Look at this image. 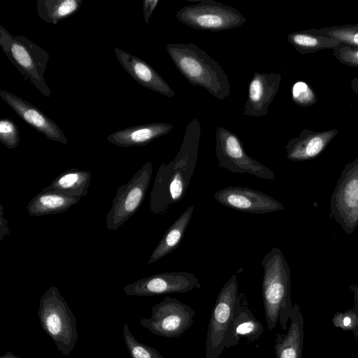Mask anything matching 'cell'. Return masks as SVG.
<instances>
[{
    "mask_svg": "<svg viewBox=\"0 0 358 358\" xmlns=\"http://www.w3.org/2000/svg\"><path fill=\"white\" fill-rule=\"evenodd\" d=\"M200 136V122L193 118L187 124L175 158L159 166L150 195V210L153 215L166 213L171 206L183 199L196 168Z\"/></svg>",
    "mask_w": 358,
    "mask_h": 358,
    "instance_id": "cell-1",
    "label": "cell"
},
{
    "mask_svg": "<svg viewBox=\"0 0 358 358\" xmlns=\"http://www.w3.org/2000/svg\"><path fill=\"white\" fill-rule=\"evenodd\" d=\"M261 264L264 268L262 292L267 328L272 331L279 321L282 330L293 308L291 301L289 266L279 248L265 254Z\"/></svg>",
    "mask_w": 358,
    "mask_h": 358,
    "instance_id": "cell-2",
    "label": "cell"
},
{
    "mask_svg": "<svg viewBox=\"0 0 358 358\" xmlns=\"http://www.w3.org/2000/svg\"><path fill=\"white\" fill-rule=\"evenodd\" d=\"M166 48L176 69L191 85L203 87L219 100L230 94L227 73L205 50L192 43H169Z\"/></svg>",
    "mask_w": 358,
    "mask_h": 358,
    "instance_id": "cell-3",
    "label": "cell"
},
{
    "mask_svg": "<svg viewBox=\"0 0 358 358\" xmlns=\"http://www.w3.org/2000/svg\"><path fill=\"white\" fill-rule=\"evenodd\" d=\"M38 317L43 331L64 356H69L78 341L76 319L57 287H50L39 300Z\"/></svg>",
    "mask_w": 358,
    "mask_h": 358,
    "instance_id": "cell-4",
    "label": "cell"
},
{
    "mask_svg": "<svg viewBox=\"0 0 358 358\" xmlns=\"http://www.w3.org/2000/svg\"><path fill=\"white\" fill-rule=\"evenodd\" d=\"M0 46L10 62L25 80L48 98L52 92L44 78L49 54L23 35L13 36L0 25Z\"/></svg>",
    "mask_w": 358,
    "mask_h": 358,
    "instance_id": "cell-5",
    "label": "cell"
},
{
    "mask_svg": "<svg viewBox=\"0 0 358 358\" xmlns=\"http://www.w3.org/2000/svg\"><path fill=\"white\" fill-rule=\"evenodd\" d=\"M196 2L182 7L176 13L180 22L192 29L220 31L237 28L246 21L245 17L232 6L214 0Z\"/></svg>",
    "mask_w": 358,
    "mask_h": 358,
    "instance_id": "cell-6",
    "label": "cell"
},
{
    "mask_svg": "<svg viewBox=\"0 0 358 358\" xmlns=\"http://www.w3.org/2000/svg\"><path fill=\"white\" fill-rule=\"evenodd\" d=\"M329 215L348 234L358 227V157L341 171L330 197Z\"/></svg>",
    "mask_w": 358,
    "mask_h": 358,
    "instance_id": "cell-7",
    "label": "cell"
},
{
    "mask_svg": "<svg viewBox=\"0 0 358 358\" xmlns=\"http://www.w3.org/2000/svg\"><path fill=\"white\" fill-rule=\"evenodd\" d=\"M237 276L233 274L220 291L208 326L205 358H219L238 301Z\"/></svg>",
    "mask_w": 358,
    "mask_h": 358,
    "instance_id": "cell-8",
    "label": "cell"
},
{
    "mask_svg": "<svg viewBox=\"0 0 358 358\" xmlns=\"http://www.w3.org/2000/svg\"><path fill=\"white\" fill-rule=\"evenodd\" d=\"M152 171V164L148 162L128 182L118 187L106 216L107 229L117 230L140 208L149 187Z\"/></svg>",
    "mask_w": 358,
    "mask_h": 358,
    "instance_id": "cell-9",
    "label": "cell"
},
{
    "mask_svg": "<svg viewBox=\"0 0 358 358\" xmlns=\"http://www.w3.org/2000/svg\"><path fill=\"white\" fill-rule=\"evenodd\" d=\"M215 155L218 166L231 173H249L266 180H274V173L245 151L240 138L223 127L215 131Z\"/></svg>",
    "mask_w": 358,
    "mask_h": 358,
    "instance_id": "cell-10",
    "label": "cell"
},
{
    "mask_svg": "<svg viewBox=\"0 0 358 358\" xmlns=\"http://www.w3.org/2000/svg\"><path fill=\"white\" fill-rule=\"evenodd\" d=\"M151 313L140 324L153 334L165 338L180 336L192 327L196 315L192 307L171 296L154 305Z\"/></svg>",
    "mask_w": 358,
    "mask_h": 358,
    "instance_id": "cell-11",
    "label": "cell"
},
{
    "mask_svg": "<svg viewBox=\"0 0 358 358\" xmlns=\"http://www.w3.org/2000/svg\"><path fill=\"white\" fill-rule=\"evenodd\" d=\"M199 279L187 271H166L154 274L126 285L127 296H150L186 293L200 288Z\"/></svg>",
    "mask_w": 358,
    "mask_h": 358,
    "instance_id": "cell-12",
    "label": "cell"
},
{
    "mask_svg": "<svg viewBox=\"0 0 358 358\" xmlns=\"http://www.w3.org/2000/svg\"><path fill=\"white\" fill-rule=\"evenodd\" d=\"M214 198L226 207L252 214L267 213L285 209V206L274 198L246 187H226L216 192Z\"/></svg>",
    "mask_w": 358,
    "mask_h": 358,
    "instance_id": "cell-13",
    "label": "cell"
},
{
    "mask_svg": "<svg viewBox=\"0 0 358 358\" xmlns=\"http://www.w3.org/2000/svg\"><path fill=\"white\" fill-rule=\"evenodd\" d=\"M0 96L24 122L38 132L50 141L67 144V138L62 129L36 106L3 90L0 91Z\"/></svg>",
    "mask_w": 358,
    "mask_h": 358,
    "instance_id": "cell-14",
    "label": "cell"
},
{
    "mask_svg": "<svg viewBox=\"0 0 358 358\" xmlns=\"http://www.w3.org/2000/svg\"><path fill=\"white\" fill-rule=\"evenodd\" d=\"M281 82V75L275 73H255L248 85V96L242 114L244 116L265 117L275 96Z\"/></svg>",
    "mask_w": 358,
    "mask_h": 358,
    "instance_id": "cell-15",
    "label": "cell"
},
{
    "mask_svg": "<svg viewBox=\"0 0 358 358\" xmlns=\"http://www.w3.org/2000/svg\"><path fill=\"white\" fill-rule=\"evenodd\" d=\"M264 331V327L250 308L245 294L239 293L234 316L226 334L224 349L236 346L242 337L246 338L248 342H255Z\"/></svg>",
    "mask_w": 358,
    "mask_h": 358,
    "instance_id": "cell-16",
    "label": "cell"
},
{
    "mask_svg": "<svg viewBox=\"0 0 358 358\" xmlns=\"http://www.w3.org/2000/svg\"><path fill=\"white\" fill-rule=\"evenodd\" d=\"M114 51L122 67L138 84L167 97L175 96L172 88L146 62L117 48Z\"/></svg>",
    "mask_w": 358,
    "mask_h": 358,
    "instance_id": "cell-17",
    "label": "cell"
},
{
    "mask_svg": "<svg viewBox=\"0 0 358 358\" xmlns=\"http://www.w3.org/2000/svg\"><path fill=\"white\" fill-rule=\"evenodd\" d=\"M337 129L322 131L302 130L299 135L290 139L285 145L287 157L292 161L310 160L320 155L338 134Z\"/></svg>",
    "mask_w": 358,
    "mask_h": 358,
    "instance_id": "cell-18",
    "label": "cell"
},
{
    "mask_svg": "<svg viewBox=\"0 0 358 358\" xmlns=\"http://www.w3.org/2000/svg\"><path fill=\"white\" fill-rule=\"evenodd\" d=\"M173 127L164 122L143 124L116 131L109 134L106 140L120 147L145 146L169 133Z\"/></svg>",
    "mask_w": 358,
    "mask_h": 358,
    "instance_id": "cell-19",
    "label": "cell"
},
{
    "mask_svg": "<svg viewBox=\"0 0 358 358\" xmlns=\"http://www.w3.org/2000/svg\"><path fill=\"white\" fill-rule=\"evenodd\" d=\"M286 334H277L275 339V358H301L304 320L298 304H294L289 316Z\"/></svg>",
    "mask_w": 358,
    "mask_h": 358,
    "instance_id": "cell-20",
    "label": "cell"
},
{
    "mask_svg": "<svg viewBox=\"0 0 358 358\" xmlns=\"http://www.w3.org/2000/svg\"><path fill=\"white\" fill-rule=\"evenodd\" d=\"M92 174L89 171L75 168L64 171L58 175L44 192H57L70 196L82 198L88 192Z\"/></svg>",
    "mask_w": 358,
    "mask_h": 358,
    "instance_id": "cell-21",
    "label": "cell"
},
{
    "mask_svg": "<svg viewBox=\"0 0 358 358\" xmlns=\"http://www.w3.org/2000/svg\"><path fill=\"white\" fill-rule=\"evenodd\" d=\"M80 199L57 192L41 191L28 203L27 210L30 216L36 217L62 213Z\"/></svg>",
    "mask_w": 358,
    "mask_h": 358,
    "instance_id": "cell-22",
    "label": "cell"
},
{
    "mask_svg": "<svg viewBox=\"0 0 358 358\" xmlns=\"http://www.w3.org/2000/svg\"><path fill=\"white\" fill-rule=\"evenodd\" d=\"M194 206L187 208L171 224L152 252L148 265H150L173 252L180 243L192 217Z\"/></svg>",
    "mask_w": 358,
    "mask_h": 358,
    "instance_id": "cell-23",
    "label": "cell"
},
{
    "mask_svg": "<svg viewBox=\"0 0 358 358\" xmlns=\"http://www.w3.org/2000/svg\"><path fill=\"white\" fill-rule=\"evenodd\" d=\"M82 3V0H37V13L45 23L57 24L76 13Z\"/></svg>",
    "mask_w": 358,
    "mask_h": 358,
    "instance_id": "cell-24",
    "label": "cell"
},
{
    "mask_svg": "<svg viewBox=\"0 0 358 358\" xmlns=\"http://www.w3.org/2000/svg\"><path fill=\"white\" fill-rule=\"evenodd\" d=\"M287 40L302 55L322 50H333L341 44L338 41L334 38L308 33L305 30L289 34Z\"/></svg>",
    "mask_w": 358,
    "mask_h": 358,
    "instance_id": "cell-25",
    "label": "cell"
},
{
    "mask_svg": "<svg viewBox=\"0 0 358 358\" xmlns=\"http://www.w3.org/2000/svg\"><path fill=\"white\" fill-rule=\"evenodd\" d=\"M306 31L338 41L341 43L358 48V24L305 29Z\"/></svg>",
    "mask_w": 358,
    "mask_h": 358,
    "instance_id": "cell-26",
    "label": "cell"
},
{
    "mask_svg": "<svg viewBox=\"0 0 358 358\" xmlns=\"http://www.w3.org/2000/svg\"><path fill=\"white\" fill-rule=\"evenodd\" d=\"M123 339L131 358H164L156 349L138 341L126 323L123 325Z\"/></svg>",
    "mask_w": 358,
    "mask_h": 358,
    "instance_id": "cell-27",
    "label": "cell"
},
{
    "mask_svg": "<svg viewBox=\"0 0 358 358\" xmlns=\"http://www.w3.org/2000/svg\"><path fill=\"white\" fill-rule=\"evenodd\" d=\"M334 327L343 331H352L356 340L358 341V311L357 307L343 312H336L332 318Z\"/></svg>",
    "mask_w": 358,
    "mask_h": 358,
    "instance_id": "cell-28",
    "label": "cell"
},
{
    "mask_svg": "<svg viewBox=\"0 0 358 358\" xmlns=\"http://www.w3.org/2000/svg\"><path fill=\"white\" fill-rule=\"evenodd\" d=\"M292 98L296 105L301 107L311 106L317 101L314 90L303 81H298L293 85Z\"/></svg>",
    "mask_w": 358,
    "mask_h": 358,
    "instance_id": "cell-29",
    "label": "cell"
},
{
    "mask_svg": "<svg viewBox=\"0 0 358 358\" xmlns=\"http://www.w3.org/2000/svg\"><path fill=\"white\" fill-rule=\"evenodd\" d=\"M20 138L19 130L15 123L9 118L0 120V142L8 149L16 148Z\"/></svg>",
    "mask_w": 358,
    "mask_h": 358,
    "instance_id": "cell-30",
    "label": "cell"
},
{
    "mask_svg": "<svg viewBox=\"0 0 358 358\" xmlns=\"http://www.w3.org/2000/svg\"><path fill=\"white\" fill-rule=\"evenodd\" d=\"M333 55L341 63L358 68V48L341 43L333 49Z\"/></svg>",
    "mask_w": 358,
    "mask_h": 358,
    "instance_id": "cell-31",
    "label": "cell"
},
{
    "mask_svg": "<svg viewBox=\"0 0 358 358\" xmlns=\"http://www.w3.org/2000/svg\"><path fill=\"white\" fill-rule=\"evenodd\" d=\"M159 2V0H144L143 1V17L146 24L149 23L150 17Z\"/></svg>",
    "mask_w": 358,
    "mask_h": 358,
    "instance_id": "cell-32",
    "label": "cell"
},
{
    "mask_svg": "<svg viewBox=\"0 0 358 358\" xmlns=\"http://www.w3.org/2000/svg\"><path fill=\"white\" fill-rule=\"evenodd\" d=\"M0 240H3L5 236H9L10 234V229L8 227V222L3 217V208L2 204L0 205Z\"/></svg>",
    "mask_w": 358,
    "mask_h": 358,
    "instance_id": "cell-33",
    "label": "cell"
},
{
    "mask_svg": "<svg viewBox=\"0 0 358 358\" xmlns=\"http://www.w3.org/2000/svg\"><path fill=\"white\" fill-rule=\"evenodd\" d=\"M350 289L354 294L355 306L357 307L358 311V283L350 285Z\"/></svg>",
    "mask_w": 358,
    "mask_h": 358,
    "instance_id": "cell-34",
    "label": "cell"
},
{
    "mask_svg": "<svg viewBox=\"0 0 358 358\" xmlns=\"http://www.w3.org/2000/svg\"><path fill=\"white\" fill-rule=\"evenodd\" d=\"M352 91L358 94V76L355 77L351 81Z\"/></svg>",
    "mask_w": 358,
    "mask_h": 358,
    "instance_id": "cell-35",
    "label": "cell"
},
{
    "mask_svg": "<svg viewBox=\"0 0 358 358\" xmlns=\"http://www.w3.org/2000/svg\"><path fill=\"white\" fill-rule=\"evenodd\" d=\"M0 358H22L18 356L15 355L11 352H6L4 355H1Z\"/></svg>",
    "mask_w": 358,
    "mask_h": 358,
    "instance_id": "cell-36",
    "label": "cell"
}]
</instances>
